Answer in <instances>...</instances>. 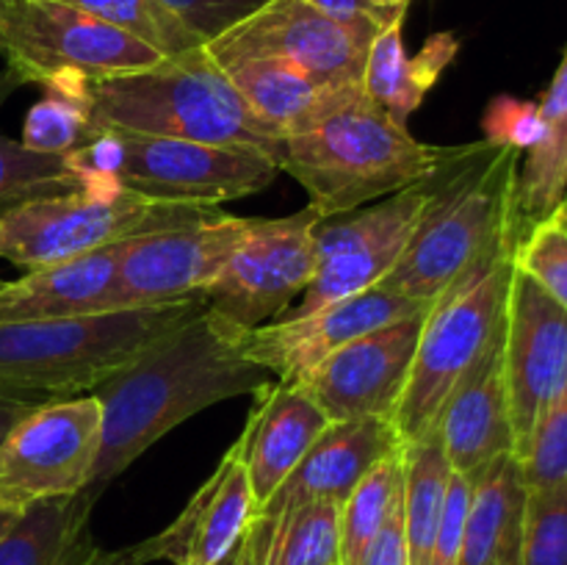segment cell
Returning <instances> with one entry per match:
<instances>
[{
    "label": "cell",
    "mask_w": 567,
    "mask_h": 565,
    "mask_svg": "<svg viewBox=\"0 0 567 565\" xmlns=\"http://www.w3.org/2000/svg\"><path fill=\"white\" fill-rule=\"evenodd\" d=\"M258 515L247 469L233 443L214 474L188 499L183 513L161 535L138 546L144 563L169 559L175 565H216Z\"/></svg>",
    "instance_id": "obj_18"
},
{
    "label": "cell",
    "mask_w": 567,
    "mask_h": 565,
    "mask_svg": "<svg viewBox=\"0 0 567 565\" xmlns=\"http://www.w3.org/2000/svg\"><path fill=\"white\" fill-rule=\"evenodd\" d=\"M6 282H9V280H3V277H0V291H3V286H6Z\"/></svg>",
    "instance_id": "obj_46"
},
{
    "label": "cell",
    "mask_w": 567,
    "mask_h": 565,
    "mask_svg": "<svg viewBox=\"0 0 567 565\" xmlns=\"http://www.w3.org/2000/svg\"><path fill=\"white\" fill-rule=\"evenodd\" d=\"M332 421L291 380H275L255 393V408L236 441L258 510L288 480Z\"/></svg>",
    "instance_id": "obj_21"
},
{
    "label": "cell",
    "mask_w": 567,
    "mask_h": 565,
    "mask_svg": "<svg viewBox=\"0 0 567 565\" xmlns=\"http://www.w3.org/2000/svg\"><path fill=\"white\" fill-rule=\"evenodd\" d=\"M252 227L255 219L225 214L203 225L131 238L120 260L114 310L203 299Z\"/></svg>",
    "instance_id": "obj_14"
},
{
    "label": "cell",
    "mask_w": 567,
    "mask_h": 565,
    "mask_svg": "<svg viewBox=\"0 0 567 565\" xmlns=\"http://www.w3.org/2000/svg\"><path fill=\"white\" fill-rule=\"evenodd\" d=\"M382 25L385 22H338L308 0H269L203 48L216 64L269 55L327 86H354L363 83L369 48Z\"/></svg>",
    "instance_id": "obj_11"
},
{
    "label": "cell",
    "mask_w": 567,
    "mask_h": 565,
    "mask_svg": "<svg viewBox=\"0 0 567 565\" xmlns=\"http://www.w3.org/2000/svg\"><path fill=\"white\" fill-rule=\"evenodd\" d=\"M120 133L125 164L116 181L164 203L216 205L249 197L280 175L275 158L249 147L183 142V138Z\"/></svg>",
    "instance_id": "obj_13"
},
{
    "label": "cell",
    "mask_w": 567,
    "mask_h": 565,
    "mask_svg": "<svg viewBox=\"0 0 567 565\" xmlns=\"http://www.w3.org/2000/svg\"><path fill=\"white\" fill-rule=\"evenodd\" d=\"M543 138L518 170V216L526 227L557 210L567 194V44L551 83L537 100Z\"/></svg>",
    "instance_id": "obj_27"
},
{
    "label": "cell",
    "mask_w": 567,
    "mask_h": 565,
    "mask_svg": "<svg viewBox=\"0 0 567 565\" xmlns=\"http://www.w3.org/2000/svg\"><path fill=\"white\" fill-rule=\"evenodd\" d=\"M518 170V150L493 147L482 138L474 158L421 222L399 264L377 286L435 302L480 260L504 244L518 242L524 236L515 194Z\"/></svg>",
    "instance_id": "obj_5"
},
{
    "label": "cell",
    "mask_w": 567,
    "mask_h": 565,
    "mask_svg": "<svg viewBox=\"0 0 567 565\" xmlns=\"http://www.w3.org/2000/svg\"><path fill=\"white\" fill-rule=\"evenodd\" d=\"M526 487L567 480V386L540 415L529 441L515 454Z\"/></svg>",
    "instance_id": "obj_36"
},
{
    "label": "cell",
    "mask_w": 567,
    "mask_h": 565,
    "mask_svg": "<svg viewBox=\"0 0 567 565\" xmlns=\"http://www.w3.org/2000/svg\"><path fill=\"white\" fill-rule=\"evenodd\" d=\"M203 308V299H181L64 319H0V391L44 399L92 393Z\"/></svg>",
    "instance_id": "obj_4"
},
{
    "label": "cell",
    "mask_w": 567,
    "mask_h": 565,
    "mask_svg": "<svg viewBox=\"0 0 567 565\" xmlns=\"http://www.w3.org/2000/svg\"><path fill=\"white\" fill-rule=\"evenodd\" d=\"M271 530H275V521L258 513L252 518V524L247 526V532L238 537L236 546H233L216 565H266Z\"/></svg>",
    "instance_id": "obj_40"
},
{
    "label": "cell",
    "mask_w": 567,
    "mask_h": 565,
    "mask_svg": "<svg viewBox=\"0 0 567 565\" xmlns=\"http://www.w3.org/2000/svg\"><path fill=\"white\" fill-rule=\"evenodd\" d=\"M404 17H408V11H402L380 28L369 48L360 86L385 114H391L399 125L408 127L410 116L419 111L432 86L441 81L449 64L457 59L460 39L452 31L432 33L419 53L408 55V50H404Z\"/></svg>",
    "instance_id": "obj_24"
},
{
    "label": "cell",
    "mask_w": 567,
    "mask_h": 565,
    "mask_svg": "<svg viewBox=\"0 0 567 565\" xmlns=\"http://www.w3.org/2000/svg\"><path fill=\"white\" fill-rule=\"evenodd\" d=\"M44 94L31 105L22 125L28 150L44 155H70L94 138L92 81L78 75H61L44 83Z\"/></svg>",
    "instance_id": "obj_29"
},
{
    "label": "cell",
    "mask_w": 567,
    "mask_h": 565,
    "mask_svg": "<svg viewBox=\"0 0 567 565\" xmlns=\"http://www.w3.org/2000/svg\"><path fill=\"white\" fill-rule=\"evenodd\" d=\"M404 499V446L382 458L341 504V565H358Z\"/></svg>",
    "instance_id": "obj_30"
},
{
    "label": "cell",
    "mask_w": 567,
    "mask_h": 565,
    "mask_svg": "<svg viewBox=\"0 0 567 565\" xmlns=\"http://www.w3.org/2000/svg\"><path fill=\"white\" fill-rule=\"evenodd\" d=\"M241 338L238 327L203 308L100 382L92 391L103 410L100 452L81 496L97 502L172 427L227 399L269 388L275 380L244 358Z\"/></svg>",
    "instance_id": "obj_1"
},
{
    "label": "cell",
    "mask_w": 567,
    "mask_h": 565,
    "mask_svg": "<svg viewBox=\"0 0 567 565\" xmlns=\"http://www.w3.org/2000/svg\"><path fill=\"white\" fill-rule=\"evenodd\" d=\"M219 66L230 78L233 86L238 89V94L247 100L249 109L280 136L308 127L330 105H336L347 89H352L327 86V83H319L288 61L269 59V55L236 59ZM354 86H360V83H354Z\"/></svg>",
    "instance_id": "obj_25"
},
{
    "label": "cell",
    "mask_w": 567,
    "mask_h": 565,
    "mask_svg": "<svg viewBox=\"0 0 567 565\" xmlns=\"http://www.w3.org/2000/svg\"><path fill=\"white\" fill-rule=\"evenodd\" d=\"M94 133L125 131L183 142L249 147L275 158L271 131L230 78L199 48L164 55L158 64L92 81Z\"/></svg>",
    "instance_id": "obj_3"
},
{
    "label": "cell",
    "mask_w": 567,
    "mask_h": 565,
    "mask_svg": "<svg viewBox=\"0 0 567 565\" xmlns=\"http://www.w3.org/2000/svg\"><path fill=\"white\" fill-rule=\"evenodd\" d=\"M449 465L457 474L476 476L504 454L515 452L504 380V321L468 374L443 404L435 427Z\"/></svg>",
    "instance_id": "obj_19"
},
{
    "label": "cell",
    "mask_w": 567,
    "mask_h": 565,
    "mask_svg": "<svg viewBox=\"0 0 567 565\" xmlns=\"http://www.w3.org/2000/svg\"><path fill=\"white\" fill-rule=\"evenodd\" d=\"M504 380L518 454L567 386V310L518 269L504 310Z\"/></svg>",
    "instance_id": "obj_15"
},
{
    "label": "cell",
    "mask_w": 567,
    "mask_h": 565,
    "mask_svg": "<svg viewBox=\"0 0 567 565\" xmlns=\"http://www.w3.org/2000/svg\"><path fill=\"white\" fill-rule=\"evenodd\" d=\"M515 244L487 255L432 302L408 382L391 415L402 443L424 441L435 432L443 404L502 327Z\"/></svg>",
    "instance_id": "obj_7"
},
{
    "label": "cell",
    "mask_w": 567,
    "mask_h": 565,
    "mask_svg": "<svg viewBox=\"0 0 567 565\" xmlns=\"http://www.w3.org/2000/svg\"><path fill=\"white\" fill-rule=\"evenodd\" d=\"M127 242L105 244L9 280L0 291V319H64L114 310L116 275Z\"/></svg>",
    "instance_id": "obj_22"
},
{
    "label": "cell",
    "mask_w": 567,
    "mask_h": 565,
    "mask_svg": "<svg viewBox=\"0 0 567 565\" xmlns=\"http://www.w3.org/2000/svg\"><path fill=\"white\" fill-rule=\"evenodd\" d=\"M454 150L415 138L352 86L308 127L280 136L275 164L310 194L321 219H332L424 181Z\"/></svg>",
    "instance_id": "obj_2"
},
{
    "label": "cell",
    "mask_w": 567,
    "mask_h": 565,
    "mask_svg": "<svg viewBox=\"0 0 567 565\" xmlns=\"http://www.w3.org/2000/svg\"><path fill=\"white\" fill-rule=\"evenodd\" d=\"M513 264L567 310V227L557 214L526 227Z\"/></svg>",
    "instance_id": "obj_35"
},
{
    "label": "cell",
    "mask_w": 567,
    "mask_h": 565,
    "mask_svg": "<svg viewBox=\"0 0 567 565\" xmlns=\"http://www.w3.org/2000/svg\"><path fill=\"white\" fill-rule=\"evenodd\" d=\"M430 308L432 302L374 286L308 316H282L269 325L255 327L244 332L241 352L277 380H297L354 338Z\"/></svg>",
    "instance_id": "obj_17"
},
{
    "label": "cell",
    "mask_w": 567,
    "mask_h": 565,
    "mask_svg": "<svg viewBox=\"0 0 567 565\" xmlns=\"http://www.w3.org/2000/svg\"><path fill=\"white\" fill-rule=\"evenodd\" d=\"M374 3L377 11H382V14H396V11H408L410 0H371Z\"/></svg>",
    "instance_id": "obj_43"
},
{
    "label": "cell",
    "mask_w": 567,
    "mask_h": 565,
    "mask_svg": "<svg viewBox=\"0 0 567 565\" xmlns=\"http://www.w3.org/2000/svg\"><path fill=\"white\" fill-rule=\"evenodd\" d=\"M183 28L194 33L203 44L221 37L233 25L258 11L269 0H158Z\"/></svg>",
    "instance_id": "obj_38"
},
{
    "label": "cell",
    "mask_w": 567,
    "mask_h": 565,
    "mask_svg": "<svg viewBox=\"0 0 567 565\" xmlns=\"http://www.w3.org/2000/svg\"><path fill=\"white\" fill-rule=\"evenodd\" d=\"M89 499H48L17 515L0 537V565H144L138 546L103 552L89 537Z\"/></svg>",
    "instance_id": "obj_23"
},
{
    "label": "cell",
    "mask_w": 567,
    "mask_h": 565,
    "mask_svg": "<svg viewBox=\"0 0 567 565\" xmlns=\"http://www.w3.org/2000/svg\"><path fill=\"white\" fill-rule=\"evenodd\" d=\"M219 216L225 210L216 205L164 203L125 188L114 177H86L70 192L0 208V258L31 271L105 244L203 225Z\"/></svg>",
    "instance_id": "obj_6"
},
{
    "label": "cell",
    "mask_w": 567,
    "mask_h": 565,
    "mask_svg": "<svg viewBox=\"0 0 567 565\" xmlns=\"http://www.w3.org/2000/svg\"><path fill=\"white\" fill-rule=\"evenodd\" d=\"M554 214H557L559 219H563V225L567 227V194H565V199H563V203L557 205V210H554Z\"/></svg>",
    "instance_id": "obj_45"
},
{
    "label": "cell",
    "mask_w": 567,
    "mask_h": 565,
    "mask_svg": "<svg viewBox=\"0 0 567 565\" xmlns=\"http://www.w3.org/2000/svg\"><path fill=\"white\" fill-rule=\"evenodd\" d=\"M17 521V513H11V510H3L0 507V537L6 535V532L11 530V524Z\"/></svg>",
    "instance_id": "obj_44"
},
{
    "label": "cell",
    "mask_w": 567,
    "mask_h": 565,
    "mask_svg": "<svg viewBox=\"0 0 567 565\" xmlns=\"http://www.w3.org/2000/svg\"><path fill=\"white\" fill-rule=\"evenodd\" d=\"M515 565H567V480L526 487Z\"/></svg>",
    "instance_id": "obj_33"
},
{
    "label": "cell",
    "mask_w": 567,
    "mask_h": 565,
    "mask_svg": "<svg viewBox=\"0 0 567 565\" xmlns=\"http://www.w3.org/2000/svg\"><path fill=\"white\" fill-rule=\"evenodd\" d=\"M271 521L266 565H341V504L302 502Z\"/></svg>",
    "instance_id": "obj_32"
},
{
    "label": "cell",
    "mask_w": 567,
    "mask_h": 565,
    "mask_svg": "<svg viewBox=\"0 0 567 565\" xmlns=\"http://www.w3.org/2000/svg\"><path fill=\"white\" fill-rule=\"evenodd\" d=\"M452 465L437 432L404 443V548L408 565H430L446 502Z\"/></svg>",
    "instance_id": "obj_28"
},
{
    "label": "cell",
    "mask_w": 567,
    "mask_h": 565,
    "mask_svg": "<svg viewBox=\"0 0 567 565\" xmlns=\"http://www.w3.org/2000/svg\"><path fill=\"white\" fill-rule=\"evenodd\" d=\"M22 86L20 75L6 66L0 72V105ZM86 183L78 175L70 155L33 153L25 144L0 133V208L20 199L61 194Z\"/></svg>",
    "instance_id": "obj_31"
},
{
    "label": "cell",
    "mask_w": 567,
    "mask_h": 565,
    "mask_svg": "<svg viewBox=\"0 0 567 565\" xmlns=\"http://www.w3.org/2000/svg\"><path fill=\"white\" fill-rule=\"evenodd\" d=\"M42 402L44 399H28V397H20V393L0 391V443H3L6 435H9V432Z\"/></svg>",
    "instance_id": "obj_42"
},
{
    "label": "cell",
    "mask_w": 567,
    "mask_h": 565,
    "mask_svg": "<svg viewBox=\"0 0 567 565\" xmlns=\"http://www.w3.org/2000/svg\"><path fill=\"white\" fill-rule=\"evenodd\" d=\"M308 3L338 22H388L396 14H402V11L382 14V11L374 9L371 0H308Z\"/></svg>",
    "instance_id": "obj_41"
},
{
    "label": "cell",
    "mask_w": 567,
    "mask_h": 565,
    "mask_svg": "<svg viewBox=\"0 0 567 565\" xmlns=\"http://www.w3.org/2000/svg\"><path fill=\"white\" fill-rule=\"evenodd\" d=\"M526 485L515 454L474 476L460 565H515Z\"/></svg>",
    "instance_id": "obj_26"
},
{
    "label": "cell",
    "mask_w": 567,
    "mask_h": 565,
    "mask_svg": "<svg viewBox=\"0 0 567 565\" xmlns=\"http://www.w3.org/2000/svg\"><path fill=\"white\" fill-rule=\"evenodd\" d=\"M100 430L103 410L94 393L44 399L0 443V507L20 515L31 504L86 491Z\"/></svg>",
    "instance_id": "obj_10"
},
{
    "label": "cell",
    "mask_w": 567,
    "mask_h": 565,
    "mask_svg": "<svg viewBox=\"0 0 567 565\" xmlns=\"http://www.w3.org/2000/svg\"><path fill=\"white\" fill-rule=\"evenodd\" d=\"M426 314L430 310L354 338L291 382L330 421L391 419L408 382Z\"/></svg>",
    "instance_id": "obj_16"
},
{
    "label": "cell",
    "mask_w": 567,
    "mask_h": 565,
    "mask_svg": "<svg viewBox=\"0 0 567 565\" xmlns=\"http://www.w3.org/2000/svg\"><path fill=\"white\" fill-rule=\"evenodd\" d=\"M399 446L404 443L391 419L332 421L258 513L275 518L302 502L343 504L354 485Z\"/></svg>",
    "instance_id": "obj_20"
},
{
    "label": "cell",
    "mask_w": 567,
    "mask_h": 565,
    "mask_svg": "<svg viewBox=\"0 0 567 565\" xmlns=\"http://www.w3.org/2000/svg\"><path fill=\"white\" fill-rule=\"evenodd\" d=\"M404 504V499H402ZM399 504L391 518L385 521L369 548L363 552L358 565H408V548H404V510Z\"/></svg>",
    "instance_id": "obj_39"
},
{
    "label": "cell",
    "mask_w": 567,
    "mask_h": 565,
    "mask_svg": "<svg viewBox=\"0 0 567 565\" xmlns=\"http://www.w3.org/2000/svg\"><path fill=\"white\" fill-rule=\"evenodd\" d=\"M319 222L310 205L293 216L255 219L252 233L205 288V308L241 332L286 314L319 269Z\"/></svg>",
    "instance_id": "obj_12"
},
{
    "label": "cell",
    "mask_w": 567,
    "mask_h": 565,
    "mask_svg": "<svg viewBox=\"0 0 567 565\" xmlns=\"http://www.w3.org/2000/svg\"><path fill=\"white\" fill-rule=\"evenodd\" d=\"M480 147L482 142L463 144L424 181L377 199L369 208L321 219L316 227L319 269L313 282L305 288L302 302L288 308L282 316H308L382 282V277L399 264L408 244L413 242L421 222L430 216L437 199L457 181Z\"/></svg>",
    "instance_id": "obj_8"
},
{
    "label": "cell",
    "mask_w": 567,
    "mask_h": 565,
    "mask_svg": "<svg viewBox=\"0 0 567 565\" xmlns=\"http://www.w3.org/2000/svg\"><path fill=\"white\" fill-rule=\"evenodd\" d=\"M485 142L493 147H509L529 153L543 138V116L537 100H520L513 94H498L491 100L482 116Z\"/></svg>",
    "instance_id": "obj_37"
},
{
    "label": "cell",
    "mask_w": 567,
    "mask_h": 565,
    "mask_svg": "<svg viewBox=\"0 0 567 565\" xmlns=\"http://www.w3.org/2000/svg\"><path fill=\"white\" fill-rule=\"evenodd\" d=\"M59 3L100 17L122 31H131L133 37L144 39L164 55L186 53L203 44L158 0H59Z\"/></svg>",
    "instance_id": "obj_34"
},
{
    "label": "cell",
    "mask_w": 567,
    "mask_h": 565,
    "mask_svg": "<svg viewBox=\"0 0 567 565\" xmlns=\"http://www.w3.org/2000/svg\"><path fill=\"white\" fill-rule=\"evenodd\" d=\"M0 53L22 83L39 86L61 75H125L164 59L131 31L59 0H0Z\"/></svg>",
    "instance_id": "obj_9"
}]
</instances>
